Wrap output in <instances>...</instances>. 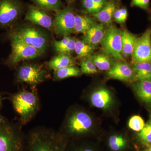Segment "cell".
<instances>
[{
	"mask_svg": "<svg viewBox=\"0 0 151 151\" xmlns=\"http://www.w3.org/2000/svg\"><path fill=\"white\" fill-rule=\"evenodd\" d=\"M90 56L85 58L81 61L80 63L81 73L86 74H92L98 72V69L92 61Z\"/></svg>",
	"mask_w": 151,
	"mask_h": 151,
	"instance_id": "30",
	"label": "cell"
},
{
	"mask_svg": "<svg viewBox=\"0 0 151 151\" xmlns=\"http://www.w3.org/2000/svg\"><path fill=\"white\" fill-rule=\"evenodd\" d=\"M92 126V121L87 113L82 111L76 112L68 120V131L73 135H80L89 132Z\"/></svg>",
	"mask_w": 151,
	"mask_h": 151,
	"instance_id": "11",
	"label": "cell"
},
{
	"mask_svg": "<svg viewBox=\"0 0 151 151\" xmlns=\"http://www.w3.org/2000/svg\"><path fill=\"white\" fill-rule=\"evenodd\" d=\"M137 36L126 29L122 31V54L131 56L134 50Z\"/></svg>",
	"mask_w": 151,
	"mask_h": 151,
	"instance_id": "23",
	"label": "cell"
},
{
	"mask_svg": "<svg viewBox=\"0 0 151 151\" xmlns=\"http://www.w3.org/2000/svg\"><path fill=\"white\" fill-rule=\"evenodd\" d=\"M9 37L15 38L34 47L42 53L48 45V37L46 33L33 26L25 25L18 27L10 33Z\"/></svg>",
	"mask_w": 151,
	"mask_h": 151,
	"instance_id": "1",
	"label": "cell"
},
{
	"mask_svg": "<svg viewBox=\"0 0 151 151\" xmlns=\"http://www.w3.org/2000/svg\"><path fill=\"white\" fill-rule=\"evenodd\" d=\"M150 0H132L131 6L148 10L150 7Z\"/></svg>",
	"mask_w": 151,
	"mask_h": 151,
	"instance_id": "33",
	"label": "cell"
},
{
	"mask_svg": "<svg viewBox=\"0 0 151 151\" xmlns=\"http://www.w3.org/2000/svg\"><path fill=\"white\" fill-rule=\"evenodd\" d=\"M107 146L111 151H125L129 147V142L123 135H112L107 140Z\"/></svg>",
	"mask_w": 151,
	"mask_h": 151,
	"instance_id": "22",
	"label": "cell"
},
{
	"mask_svg": "<svg viewBox=\"0 0 151 151\" xmlns=\"http://www.w3.org/2000/svg\"><path fill=\"white\" fill-rule=\"evenodd\" d=\"M67 2L70 3L71 2H73L75 0H65Z\"/></svg>",
	"mask_w": 151,
	"mask_h": 151,
	"instance_id": "36",
	"label": "cell"
},
{
	"mask_svg": "<svg viewBox=\"0 0 151 151\" xmlns=\"http://www.w3.org/2000/svg\"><path fill=\"white\" fill-rule=\"evenodd\" d=\"M108 0H81L83 10L92 15L97 14L105 5Z\"/></svg>",
	"mask_w": 151,
	"mask_h": 151,
	"instance_id": "25",
	"label": "cell"
},
{
	"mask_svg": "<svg viewBox=\"0 0 151 151\" xmlns=\"http://www.w3.org/2000/svg\"><path fill=\"white\" fill-rule=\"evenodd\" d=\"M134 81L151 80V63L145 62L133 64Z\"/></svg>",
	"mask_w": 151,
	"mask_h": 151,
	"instance_id": "20",
	"label": "cell"
},
{
	"mask_svg": "<svg viewBox=\"0 0 151 151\" xmlns=\"http://www.w3.org/2000/svg\"><path fill=\"white\" fill-rule=\"evenodd\" d=\"M95 49L94 47L84 41L83 40L76 39L74 52L79 57H87L92 55Z\"/></svg>",
	"mask_w": 151,
	"mask_h": 151,
	"instance_id": "27",
	"label": "cell"
},
{
	"mask_svg": "<svg viewBox=\"0 0 151 151\" xmlns=\"http://www.w3.org/2000/svg\"><path fill=\"white\" fill-rule=\"evenodd\" d=\"M75 15L70 6L57 11L53 21V28L58 35L65 37L73 33Z\"/></svg>",
	"mask_w": 151,
	"mask_h": 151,
	"instance_id": "6",
	"label": "cell"
},
{
	"mask_svg": "<svg viewBox=\"0 0 151 151\" xmlns=\"http://www.w3.org/2000/svg\"><path fill=\"white\" fill-rule=\"evenodd\" d=\"M107 27L100 43L103 52L115 59L125 61L122 54V31L114 24Z\"/></svg>",
	"mask_w": 151,
	"mask_h": 151,
	"instance_id": "3",
	"label": "cell"
},
{
	"mask_svg": "<svg viewBox=\"0 0 151 151\" xmlns=\"http://www.w3.org/2000/svg\"><path fill=\"white\" fill-rule=\"evenodd\" d=\"M104 26L102 24H96L84 34L82 40L95 47L103 40L105 29Z\"/></svg>",
	"mask_w": 151,
	"mask_h": 151,
	"instance_id": "17",
	"label": "cell"
},
{
	"mask_svg": "<svg viewBox=\"0 0 151 151\" xmlns=\"http://www.w3.org/2000/svg\"><path fill=\"white\" fill-rule=\"evenodd\" d=\"M29 151H65L67 142L53 134L35 133L29 139Z\"/></svg>",
	"mask_w": 151,
	"mask_h": 151,
	"instance_id": "2",
	"label": "cell"
},
{
	"mask_svg": "<svg viewBox=\"0 0 151 151\" xmlns=\"http://www.w3.org/2000/svg\"><path fill=\"white\" fill-rule=\"evenodd\" d=\"M1 104V97H0V105Z\"/></svg>",
	"mask_w": 151,
	"mask_h": 151,
	"instance_id": "38",
	"label": "cell"
},
{
	"mask_svg": "<svg viewBox=\"0 0 151 151\" xmlns=\"http://www.w3.org/2000/svg\"><path fill=\"white\" fill-rule=\"evenodd\" d=\"M9 37L12 47V51L8 59L9 65H15L23 60L35 59L42 53L34 47L15 38Z\"/></svg>",
	"mask_w": 151,
	"mask_h": 151,
	"instance_id": "5",
	"label": "cell"
},
{
	"mask_svg": "<svg viewBox=\"0 0 151 151\" xmlns=\"http://www.w3.org/2000/svg\"><path fill=\"white\" fill-rule=\"evenodd\" d=\"M108 78L120 81L134 80L133 68L125 61L115 63L112 67L106 72Z\"/></svg>",
	"mask_w": 151,
	"mask_h": 151,
	"instance_id": "13",
	"label": "cell"
},
{
	"mask_svg": "<svg viewBox=\"0 0 151 151\" xmlns=\"http://www.w3.org/2000/svg\"><path fill=\"white\" fill-rule=\"evenodd\" d=\"M137 139L144 147L151 145V116L142 129L138 132Z\"/></svg>",
	"mask_w": 151,
	"mask_h": 151,
	"instance_id": "26",
	"label": "cell"
},
{
	"mask_svg": "<svg viewBox=\"0 0 151 151\" xmlns=\"http://www.w3.org/2000/svg\"><path fill=\"white\" fill-rule=\"evenodd\" d=\"M12 101L14 109L23 121L29 119L38 108L37 97L29 91L19 92L14 96Z\"/></svg>",
	"mask_w": 151,
	"mask_h": 151,
	"instance_id": "4",
	"label": "cell"
},
{
	"mask_svg": "<svg viewBox=\"0 0 151 151\" xmlns=\"http://www.w3.org/2000/svg\"><path fill=\"white\" fill-rule=\"evenodd\" d=\"M23 11L19 0H0V27L13 26L18 21Z\"/></svg>",
	"mask_w": 151,
	"mask_h": 151,
	"instance_id": "7",
	"label": "cell"
},
{
	"mask_svg": "<svg viewBox=\"0 0 151 151\" xmlns=\"http://www.w3.org/2000/svg\"><path fill=\"white\" fill-rule=\"evenodd\" d=\"M2 122V119L1 117L0 116V124Z\"/></svg>",
	"mask_w": 151,
	"mask_h": 151,
	"instance_id": "37",
	"label": "cell"
},
{
	"mask_svg": "<svg viewBox=\"0 0 151 151\" xmlns=\"http://www.w3.org/2000/svg\"><path fill=\"white\" fill-rule=\"evenodd\" d=\"M145 121L141 116L136 115L131 117L129 120L128 126L130 129L139 132H140L145 127Z\"/></svg>",
	"mask_w": 151,
	"mask_h": 151,
	"instance_id": "31",
	"label": "cell"
},
{
	"mask_svg": "<svg viewBox=\"0 0 151 151\" xmlns=\"http://www.w3.org/2000/svg\"><path fill=\"white\" fill-rule=\"evenodd\" d=\"M142 151H151V145L145 147Z\"/></svg>",
	"mask_w": 151,
	"mask_h": 151,
	"instance_id": "35",
	"label": "cell"
},
{
	"mask_svg": "<svg viewBox=\"0 0 151 151\" xmlns=\"http://www.w3.org/2000/svg\"><path fill=\"white\" fill-rule=\"evenodd\" d=\"M36 6L47 11L57 12L61 9V0H31Z\"/></svg>",
	"mask_w": 151,
	"mask_h": 151,
	"instance_id": "28",
	"label": "cell"
},
{
	"mask_svg": "<svg viewBox=\"0 0 151 151\" xmlns=\"http://www.w3.org/2000/svg\"><path fill=\"white\" fill-rule=\"evenodd\" d=\"M25 19L32 24L51 29L53 28V21L48 11L35 6H30L26 14Z\"/></svg>",
	"mask_w": 151,
	"mask_h": 151,
	"instance_id": "12",
	"label": "cell"
},
{
	"mask_svg": "<svg viewBox=\"0 0 151 151\" xmlns=\"http://www.w3.org/2000/svg\"><path fill=\"white\" fill-rule=\"evenodd\" d=\"M97 23L94 18L84 15L76 14L73 33L84 34Z\"/></svg>",
	"mask_w": 151,
	"mask_h": 151,
	"instance_id": "18",
	"label": "cell"
},
{
	"mask_svg": "<svg viewBox=\"0 0 151 151\" xmlns=\"http://www.w3.org/2000/svg\"><path fill=\"white\" fill-rule=\"evenodd\" d=\"M133 64L139 63H151V28L138 37L132 55Z\"/></svg>",
	"mask_w": 151,
	"mask_h": 151,
	"instance_id": "8",
	"label": "cell"
},
{
	"mask_svg": "<svg viewBox=\"0 0 151 151\" xmlns=\"http://www.w3.org/2000/svg\"><path fill=\"white\" fill-rule=\"evenodd\" d=\"M71 151H99L91 146H82L77 147Z\"/></svg>",
	"mask_w": 151,
	"mask_h": 151,
	"instance_id": "34",
	"label": "cell"
},
{
	"mask_svg": "<svg viewBox=\"0 0 151 151\" xmlns=\"http://www.w3.org/2000/svg\"><path fill=\"white\" fill-rule=\"evenodd\" d=\"M90 56L94 65L100 70L108 71L115 63L112 60V57L104 53L93 55Z\"/></svg>",
	"mask_w": 151,
	"mask_h": 151,
	"instance_id": "24",
	"label": "cell"
},
{
	"mask_svg": "<svg viewBox=\"0 0 151 151\" xmlns=\"http://www.w3.org/2000/svg\"><path fill=\"white\" fill-rule=\"evenodd\" d=\"M81 70L75 65L68 66L55 70V77L57 79H63L68 77L78 76L81 73Z\"/></svg>",
	"mask_w": 151,
	"mask_h": 151,
	"instance_id": "29",
	"label": "cell"
},
{
	"mask_svg": "<svg viewBox=\"0 0 151 151\" xmlns=\"http://www.w3.org/2000/svg\"><path fill=\"white\" fill-rule=\"evenodd\" d=\"M133 87L136 95L151 110V80L136 81Z\"/></svg>",
	"mask_w": 151,
	"mask_h": 151,
	"instance_id": "16",
	"label": "cell"
},
{
	"mask_svg": "<svg viewBox=\"0 0 151 151\" xmlns=\"http://www.w3.org/2000/svg\"><path fill=\"white\" fill-rule=\"evenodd\" d=\"M128 12L125 8L117 9L114 12L113 19L120 24L125 23L128 18Z\"/></svg>",
	"mask_w": 151,
	"mask_h": 151,
	"instance_id": "32",
	"label": "cell"
},
{
	"mask_svg": "<svg viewBox=\"0 0 151 151\" xmlns=\"http://www.w3.org/2000/svg\"><path fill=\"white\" fill-rule=\"evenodd\" d=\"M119 2L118 0H108L103 8L97 14L92 15L94 18L100 22L103 26L111 24L113 20V15L118 9Z\"/></svg>",
	"mask_w": 151,
	"mask_h": 151,
	"instance_id": "14",
	"label": "cell"
},
{
	"mask_svg": "<svg viewBox=\"0 0 151 151\" xmlns=\"http://www.w3.org/2000/svg\"><path fill=\"white\" fill-rule=\"evenodd\" d=\"M91 103L94 107L100 109H108L113 102L111 92L105 88H100L94 91L90 97Z\"/></svg>",
	"mask_w": 151,
	"mask_h": 151,
	"instance_id": "15",
	"label": "cell"
},
{
	"mask_svg": "<svg viewBox=\"0 0 151 151\" xmlns=\"http://www.w3.org/2000/svg\"></svg>",
	"mask_w": 151,
	"mask_h": 151,
	"instance_id": "39",
	"label": "cell"
},
{
	"mask_svg": "<svg viewBox=\"0 0 151 151\" xmlns=\"http://www.w3.org/2000/svg\"><path fill=\"white\" fill-rule=\"evenodd\" d=\"M21 137L12 129L0 126V151H23Z\"/></svg>",
	"mask_w": 151,
	"mask_h": 151,
	"instance_id": "9",
	"label": "cell"
},
{
	"mask_svg": "<svg viewBox=\"0 0 151 151\" xmlns=\"http://www.w3.org/2000/svg\"><path fill=\"white\" fill-rule=\"evenodd\" d=\"M76 39L70 37H63L59 41L53 43V48L56 52L60 54L70 55L74 52Z\"/></svg>",
	"mask_w": 151,
	"mask_h": 151,
	"instance_id": "21",
	"label": "cell"
},
{
	"mask_svg": "<svg viewBox=\"0 0 151 151\" xmlns=\"http://www.w3.org/2000/svg\"><path fill=\"white\" fill-rule=\"evenodd\" d=\"M74 64L75 59L70 55L60 54L50 60L47 65L50 69L56 70Z\"/></svg>",
	"mask_w": 151,
	"mask_h": 151,
	"instance_id": "19",
	"label": "cell"
},
{
	"mask_svg": "<svg viewBox=\"0 0 151 151\" xmlns=\"http://www.w3.org/2000/svg\"><path fill=\"white\" fill-rule=\"evenodd\" d=\"M45 74L44 70L40 65L25 64L19 68L17 72V78L21 82L34 85L42 82Z\"/></svg>",
	"mask_w": 151,
	"mask_h": 151,
	"instance_id": "10",
	"label": "cell"
}]
</instances>
